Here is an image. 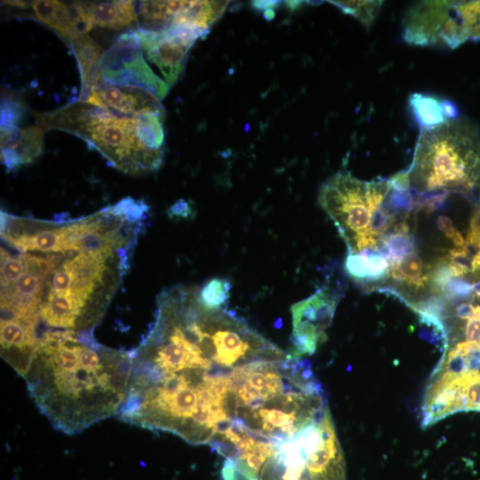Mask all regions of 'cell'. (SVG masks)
<instances>
[{"mask_svg": "<svg viewBox=\"0 0 480 480\" xmlns=\"http://www.w3.org/2000/svg\"><path fill=\"white\" fill-rule=\"evenodd\" d=\"M452 2L424 1L411 7L403 24V37L410 44H443Z\"/></svg>", "mask_w": 480, "mask_h": 480, "instance_id": "30bf717a", "label": "cell"}, {"mask_svg": "<svg viewBox=\"0 0 480 480\" xmlns=\"http://www.w3.org/2000/svg\"><path fill=\"white\" fill-rule=\"evenodd\" d=\"M105 260L99 256L80 252L73 259L64 261L62 267L72 275L73 279H89L100 283L106 268Z\"/></svg>", "mask_w": 480, "mask_h": 480, "instance_id": "44dd1931", "label": "cell"}, {"mask_svg": "<svg viewBox=\"0 0 480 480\" xmlns=\"http://www.w3.org/2000/svg\"><path fill=\"white\" fill-rule=\"evenodd\" d=\"M279 3L280 2L278 1H254L252 4L256 10L266 12L268 10H274Z\"/></svg>", "mask_w": 480, "mask_h": 480, "instance_id": "e575fe53", "label": "cell"}, {"mask_svg": "<svg viewBox=\"0 0 480 480\" xmlns=\"http://www.w3.org/2000/svg\"><path fill=\"white\" fill-rule=\"evenodd\" d=\"M388 276L414 290L423 288L428 280V276L424 274L422 260L415 252H409L398 261L390 264Z\"/></svg>", "mask_w": 480, "mask_h": 480, "instance_id": "ffe728a7", "label": "cell"}, {"mask_svg": "<svg viewBox=\"0 0 480 480\" xmlns=\"http://www.w3.org/2000/svg\"><path fill=\"white\" fill-rule=\"evenodd\" d=\"M260 480H346V463L328 404L274 445Z\"/></svg>", "mask_w": 480, "mask_h": 480, "instance_id": "277c9868", "label": "cell"}, {"mask_svg": "<svg viewBox=\"0 0 480 480\" xmlns=\"http://www.w3.org/2000/svg\"><path fill=\"white\" fill-rule=\"evenodd\" d=\"M72 281V275L61 265L60 268L53 270L50 292L54 293H65L69 290Z\"/></svg>", "mask_w": 480, "mask_h": 480, "instance_id": "d6a6232c", "label": "cell"}, {"mask_svg": "<svg viewBox=\"0 0 480 480\" xmlns=\"http://www.w3.org/2000/svg\"><path fill=\"white\" fill-rule=\"evenodd\" d=\"M231 282L222 277H213L198 291L200 304L210 310L225 308L230 297Z\"/></svg>", "mask_w": 480, "mask_h": 480, "instance_id": "7402d4cb", "label": "cell"}, {"mask_svg": "<svg viewBox=\"0 0 480 480\" xmlns=\"http://www.w3.org/2000/svg\"><path fill=\"white\" fill-rule=\"evenodd\" d=\"M382 242L389 251V265L414 252L415 242L411 233L393 230L392 233L384 236Z\"/></svg>", "mask_w": 480, "mask_h": 480, "instance_id": "484cf974", "label": "cell"}, {"mask_svg": "<svg viewBox=\"0 0 480 480\" xmlns=\"http://www.w3.org/2000/svg\"><path fill=\"white\" fill-rule=\"evenodd\" d=\"M44 279L23 273L16 281L17 294L27 298H41Z\"/></svg>", "mask_w": 480, "mask_h": 480, "instance_id": "f1b7e54d", "label": "cell"}, {"mask_svg": "<svg viewBox=\"0 0 480 480\" xmlns=\"http://www.w3.org/2000/svg\"><path fill=\"white\" fill-rule=\"evenodd\" d=\"M418 193L480 188V131L456 117L431 129H420L412 164L405 171Z\"/></svg>", "mask_w": 480, "mask_h": 480, "instance_id": "7a4b0ae2", "label": "cell"}, {"mask_svg": "<svg viewBox=\"0 0 480 480\" xmlns=\"http://www.w3.org/2000/svg\"><path fill=\"white\" fill-rule=\"evenodd\" d=\"M148 59L161 71L169 86L184 73L195 42L206 34L184 25H172L158 31L134 30Z\"/></svg>", "mask_w": 480, "mask_h": 480, "instance_id": "ba28073f", "label": "cell"}, {"mask_svg": "<svg viewBox=\"0 0 480 480\" xmlns=\"http://www.w3.org/2000/svg\"><path fill=\"white\" fill-rule=\"evenodd\" d=\"M85 101L124 116H135L163 106L160 100L148 91L120 85L93 87Z\"/></svg>", "mask_w": 480, "mask_h": 480, "instance_id": "8fae6325", "label": "cell"}, {"mask_svg": "<svg viewBox=\"0 0 480 480\" xmlns=\"http://www.w3.org/2000/svg\"><path fill=\"white\" fill-rule=\"evenodd\" d=\"M26 273L39 278L44 279L42 268V257L23 253L20 257Z\"/></svg>", "mask_w": 480, "mask_h": 480, "instance_id": "836d02e7", "label": "cell"}, {"mask_svg": "<svg viewBox=\"0 0 480 480\" xmlns=\"http://www.w3.org/2000/svg\"><path fill=\"white\" fill-rule=\"evenodd\" d=\"M345 270L356 281L376 282L388 276L389 263L377 250L366 249L356 254H348Z\"/></svg>", "mask_w": 480, "mask_h": 480, "instance_id": "e0dca14e", "label": "cell"}, {"mask_svg": "<svg viewBox=\"0 0 480 480\" xmlns=\"http://www.w3.org/2000/svg\"><path fill=\"white\" fill-rule=\"evenodd\" d=\"M105 210L123 218L127 223H137L147 217L149 206L142 199L135 200L126 196Z\"/></svg>", "mask_w": 480, "mask_h": 480, "instance_id": "d4e9b609", "label": "cell"}, {"mask_svg": "<svg viewBox=\"0 0 480 480\" xmlns=\"http://www.w3.org/2000/svg\"><path fill=\"white\" fill-rule=\"evenodd\" d=\"M81 312L82 309L75 304L68 292H49L47 301L41 305L39 316L50 328L73 329Z\"/></svg>", "mask_w": 480, "mask_h": 480, "instance_id": "ac0fdd59", "label": "cell"}, {"mask_svg": "<svg viewBox=\"0 0 480 480\" xmlns=\"http://www.w3.org/2000/svg\"><path fill=\"white\" fill-rule=\"evenodd\" d=\"M465 251L472 259L480 251V204L473 212L469 221V229L467 236Z\"/></svg>", "mask_w": 480, "mask_h": 480, "instance_id": "83f0119b", "label": "cell"}, {"mask_svg": "<svg viewBox=\"0 0 480 480\" xmlns=\"http://www.w3.org/2000/svg\"><path fill=\"white\" fill-rule=\"evenodd\" d=\"M409 103L420 129H431L458 116L453 103L433 96L414 93Z\"/></svg>", "mask_w": 480, "mask_h": 480, "instance_id": "9a60e30c", "label": "cell"}, {"mask_svg": "<svg viewBox=\"0 0 480 480\" xmlns=\"http://www.w3.org/2000/svg\"><path fill=\"white\" fill-rule=\"evenodd\" d=\"M338 301L339 294L324 287L291 307L292 333L290 355L296 358L312 355L326 340L325 330L332 324Z\"/></svg>", "mask_w": 480, "mask_h": 480, "instance_id": "9c48e42d", "label": "cell"}, {"mask_svg": "<svg viewBox=\"0 0 480 480\" xmlns=\"http://www.w3.org/2000/svg\"><path fill=\"white\" fill-rule=\"evenodd\" d=\"M24 266L20 259L12 258L1 248V286L17 281L23 274Z\"/></svg>", "mask_w": 480, "mask_h": 480, "instance_id": "4316f807", "label": "cell"}, {"mask_svg": "<svg viewBox=\"0 0 480 480\" xmlns=\"http://www.w3.org/2000/svg\"><path fill=\"white\" fill-rule=\"evenodd\" d=\"M68 43L74 53L81 76V92L79 100L85 101L92 89V74L104 53L103 48L86 33L79 34Z\"/></svg>", "mask_w": 480, "mask_h": 480, "instance_id": "2e32d148", "label": "cell"}, {"mask_svg": "<svg viewBox=\"0 0 480 480\" xmlns=\"http://www.w3.org/2000/svg\"><path fill=\"white\" fill-rule=\"evenodd\" d=\"M12 245L22 252L39 251L43 252H64L62 248L61 227L43 229L35 234L21 235L14 238H7Z\"/></svg>", "mask_w": 480, "mask_h": 480, "instance_id": "d6986e66", "label": "cell"}, {"mask_svg": "<svg viewBox=\"0 0 480 480\" xmlns=\"http://www.w3.org/2000/svg\"><path fill=\"white\" fill-rule=\"evenodd\" d=\"M344 13L357 19L369 28L378 15L383 2L381 1H329Z\"/></svg>", "mask_w": 480, "mask_h": 480, "instance_id": "603a6c76", "label": "cell"}, {"mask_svg": "<svg viewBox=\"0 0 480 480\" xmlns=\"http://www.w3.org/2000/svg\"><path fill=\"white\" fill-rule=\"evenodd\" d=\"M26 111L24 103L12 97H4L1 101V140L7 139L19 128V124Z\"/></svg>", "mask_w": 480, "mask_h": 480, "instance_id": "cb8c5ba5", "label": "cell"}, {"mask_svg": "<svg viewBox=\"0 0 480 480\" xmlns=\"http://www.w3.org/2000/svg\"><path fill=\"white\" fill-rule=\"evenodd\" d=\"M435 289L442 292L445 284L452 278L453 275L446 260H442L433 268L429 274Z\"/></svg>", "mask_w": 480, "mask_h": 480, "instance_id": "4dcf8cb0", "label": "cell"}, {"mask_svg": "<svg viewBox=\"0 0 480 480\" xmlns=\"http://www.w3.org/2000/svg\"><path fill=\"white\" fill-rule=\"evenodd\" d=\"M423 404V426L456 412H480V371L444 370L429 387Z\"/></svg>", "mask_w": 480, "mask_h": 480, "instance_id": "52a82bcc", "label": "cell"}, {"mask_svg": "<svg viewBox=\"0 0 480 480\" xmlns=\"http://www.w3.org/2000/svg\"><path fill=\"white\" fill-rule=\"evenodd\" d=\"M44 148V130L40 126L19 129L1 140V160L7 172L32 164Z\"/></svg>", "mask_w": 480, "mask_h": 480, "instance_id": "4fadbf2b", "label": "cell"}, {"mask_svg": "<svg viewBox=\"0 0 480 480\" xmlns=\"http://www.w3.org/2000/svg\"><path fill=\"white\" fill-rule=\"evenodd\" d=\"M91 84L92 88L101 85L136 87L151 92L160 100L170 88L146 62L134 30L121 34L104 52L92 71Z\"/></svg>", "mask_w": 480, "mask_h": 480, "instance_id": "8992f818", "label": "cell"}, {"mask_svg": "<svg viewBox=\"0 0 480 480\" xmlns=\"http://www.w3.org/2000/svg\"><path fill=\"white\" fill-rule=\"evenodd\" d=\"M472 263H473L474 271H476V268H480V251L473 258Z\"/></svg>", "mask_w": 480, "mask_h": 480, "instance_id": "8d00e7d4", "label": "cell"}, {"mask_svg": "<svg viewBox=\"0 0 480 480\" xmlns=\"http://www.w3.org/2000/svg\"><path fill=\"white\" fill-rule=\"evenodd\" d=\"M34 115L44 131L59 130L80 138L125 172L156 171L164 162L163 153L148 150L139 139L136 115H116L83 100Z\"/></svg>", "mask_w": 480, "mask_h": 480, "instance_id": "3957f363", "label": "cell"}, {"mask_svg": "<svg viewBox=\"0 0 480 480\" xmlns=\"http://www.w3.org/2000/svg\"><path fill=\"white\" fill-rule=\"evenodd\" d=\"M132 358L82 343L73 329H54L20 372L40 411L65 433H77L118 413L127 394Z\"/></svg>", "mask_w": 480, "mask_h": 480, "instance_id": "6da1fadb", "label": "cell"}, {"mask_svg": "<svg viewBox=\"0 0 480 480\" xmlns=\"http://www.w3.org/2000/svg\"><path fill=\"white\" fill-rule=\"evenodd\" d=\"M390 190L388 180H360L348 172H339L323 184L318 202L346 242L348 254L377 249L380 243L371 234V220Z\"/></svg>", "mask_w": 480, "mask_h": 480, "instance_id": "5b68a950", "label": "cell"}, {"mask_svg": "<svg viewBox=\"0 0 480 480\" xmlns=\"http://www.w3.org/2000/svg\"><path fill=\"white\" fill-rule=\"evenodd\" d=\"M35 17L69 42L79 34L86 33L74 4L68 5L55 0H37L30 2Z\"/></svg>", "mask_w": 480, "mask_h": 480, "instance_id": "5bb4252c", "label": "cell"}, {"mask_svg": "<svg viewBox=\"0 0 480 480\" xmlns=\"http://www.w3.org/2000/svg\"><path fill=\"white\" fill-rule=\"evenodd\" d=\"M73 4L87 32L95 26L119 30L138 20L137 6L132 1L75 2Z\"/></svg>", "mask_w": 480, "mask_h": 480, "instance_id": "7c38bea8", "label": "cell"}, {"mask_svg": "<svg viewBox=\"0 0 480 480\" xmlns=\"http://www.w3.org/2000/svg\"><path fill=\"white\" fill-rule=\"evenodd\" d=\"M53 220L57 223H66L69 221H74L68 212H61V213L56 214Z\"/></svg>", "mask_w": 480, "mask_h": 480, "instance_id": "d590c367", "label": "cell"}, {"mask_svg": "<svg viewBox=\"0 0 480 480\" xmlns=\"http://www.w3.org/2000/svg\"><path fill=\"white\" fill-rule=\"evenodd\" d=\"M476 307H477V309H478V311H479V313H480V306H476ZM477 348L480 349V345H479V347H478Z\"/></svg>", "mask_w": 480, "mask_h": 480, "instance_id": "74e56055", "label": "cell"}, {"mask_svg": "<svg viewBox=\"0 0 480 480\" xmlns=\"http://www.w3.org/2000/svg\"><path fill=\"white\" fill-rule=\"evenodd\" d=\"M439 229L450 239L456 249H465L466 241L461 234L452 226V220L446 216H439L437 219Z\"/></svg>", "mask_w": 480, "mask_h": 480, "instance_id": "1f68e13d", "label": "cell"}, {"mask_svg": "<svg viewBox=\"0 0 480 480\" xmlns=\"http://www.w3.org/2000/svg\"><path fill=\"white\" fill-rule=\"evenodd\" d=\"M167 215L173 220H189L195 218L196 211L189 200L180 198L168 208Z\"/></svg>", "mask_w": 480, "mask_h": 480, "instance_id": "f546056e", "label": "cell"}]
</instances>
